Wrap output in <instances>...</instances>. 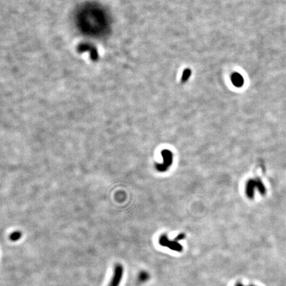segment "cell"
I'll list each match as a JSON object with an SVG mask.
<instances>
[{"label":"cell","mask_w":286,"mask_h":286,"mask_svg":"<svg viewBox=\"0 0 286 286\" xmlns=\"http://www.w3.org/2000/svg\"><path fill=\"white\" fill-rule=\"evenodd\" d=\"M191 71L189 68H187L186 70H185L184 72H183V75H182V83L186 82L187 80H188V78H189V76H191Z\"/></svg>","instance_id":"cell-5"},{"label":"cell","mask_w":286,"mask_h":286,"mask_svg":"<svg viewBox=\"0 0 286 286\" xmlns=\"http://www.w3.org/2000/svg\"><path fill=\"white\" fill-rule=\"evenodd\" d=\"M233 84L237 87H241L244 83V80L240 74L234 73L231 77Z\"/></svg>","instance_id":"cell-4"},{"label":"cell","mask_w":286,"mask_h":286,"mask_svg":"<svg viewBox=\"0 0 286 286\" xmlns=\"http://www.w3.org/2000/svg\"><path fill=\"white\" fill-rule=\"evenodd\" d=\"M124 268L121 264H116L114 268V272L108 286H119L123 279Z\"/></svg>","instance_id":"cell-1"},{"label":"cell","mask_w":286,"mask_h":286,"mask_svg":"<svg viewBox=\"0 0 286 286\" xmlns=\"http://www.w3.org/2000/svg\"><path fill=\"white\" fill-rule=\"evenodd\" d=\"M256 187H258L260 191H261L262 193H264V187L263 186V184L261 183L260 181H250L248 182V185H247V188H246V191H247V193L248 197H252L253 195V193H254V189L256 188Z\"/></svg>","instance_id":"cell-3"},{"label":"cell","mask_w":286,"mask_h":286,"mask_svg":"<svg viewBox=\"0 0 286 286\" xmlns=\"http://www.w3.org/2000/svg\"><path fill=\"white\" fill-rule=\"evenodd\" d=\"M162 154L164 158V162L160 165L157 166V169L159 171H165L171 165L172 160V154L168 150H164L162 152Z\"/></svg>","instance_id":"cell-2"},{"label":"cell","mask_w":286,"mask_h":286,"mask_svg":"<svg viewBox=\"0 0 286 286\" xmlns=\"http://www.w3.org/2000/svg\"><path fill=\"white\" fill-rule=\"evenodd\" d=\"M21 237V233L19 231H17V232L13 233L11 235H10V239L13 241H17L20 239Z\"/></svg>","instance_id":"cell-6"}]
</instances>
